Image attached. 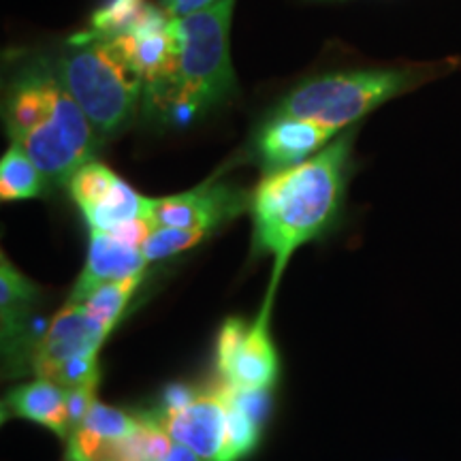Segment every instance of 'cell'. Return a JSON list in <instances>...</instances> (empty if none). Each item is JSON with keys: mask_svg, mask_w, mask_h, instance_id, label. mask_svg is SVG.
Masks as SVG:
<instances>
[{"mask_svg": "<svg viewBox=\"0 0 461 461\" xmlns=\"http://www.w3.org/2000/svg\"><path fill=\"white\" fill-rule=\"evenodd\" d=\"M224 400H227L229 414V442H227V461H241L248 457L261 442L263 423L252 417L250 412L241 406L233 389L221 383Z\"/></svg>", "mask_w": 461, "mask_h": 461, "instance_id": "17", "label": "cell"}, {"mask_svg": "<svg viewBox=\"0 0 461 461\" xmlns=\"http://www.w3.org/2000/svg\"><path fill=\"white\" fill-rule=\"evenodd\" d=\"M0 336H3L5 366L15 374L20 361L28 363L31 372L32 348L37 336H32V316L41 302V288L26 278L3 252L0 257Z\"/></svg>", "mask_w": 461, "mask_h": 461, "instance_id": "11", "label": "cell"}, {"mask_svg": "<svg viewBox=\"0 0 461 461\" xmlns=\"http://www.w3.org/2000/svg\"><path fill=\"white\" fill-rule=\"evenodd\" d=\"M140 417L96 400L77 429L68 438L67 455L96 461L101 451L113 442L124 440L140 428Z\"/></svg>", "mask_w": 461, "mask_h": 461, "instance_id": "15", "label": "cell"}, {"mask_svg": "<svg viewBox=\"0 0 461 461\" xmlns=\"http://www.w3.org/2000/svg\"><path fill=\"white\" fill-rule=\"evenodd\" d=\"M235 0H218L197 14L171 20L173 54L167 75L143 95V107L165 124H188L235 92L230 20Z\"/></svg>", "mask_w": 461, "mask_h": 461, "instance_id": "3", "label": "cell"}, {"mask_svg": "<svg viewBox=\"0 0 461 461\" xmlns=\"http://www.w3.org/2000/svg\"><path fill=\"white\" fill-rule=\"evenodd\" d=\"M113 330L96 319L84 303L67 302L51 316L32 348L31 372L50 378L58 367L84 357H99Z\"/></svg>", "mask_w": 461, "mask_h": 461, "instance_id": "8", "label": "cell"}, {"mask_svg": "<svg viewBox=\"0 0 461 461\" xmlns=\"http://www.w3.org/2000/svg\"><path fill=\"white\" fill-rule=\"evenodd\" d=\"M65 461H88V459H79V457H73V455H67Z\"/></svg>", "mask_w": 461, "mask_h": 461, "instance_id": "24", "label": "cell"}, {"mask_svg": "<svg viewBox=\"0 0 461 461\" xmlns=\"http://www.w3.org/2000/svg\"><path fill=\"white\" fill-rule=\"evenodd\" d=\"M56 68L101 140L118 137L135 122L146 84L109 39L88 31L75 34Z\"/></svg>", "mask_w": 461, "mask_h": 461, "instance_id": "4", "label": "cell"}, {"mask_svg": "<svg viewBox=\"0 0 461 461\" xmlns=\"http://www.w3.org/2000/svg\"><path fill=\"white\" fill-rule=\"evenodd\" d=\"M173 440L203 461H227L229 414L221 383L210 391H197L177 408H158L152 414Z\"/></svg>", "mask_w": 461, "mask_h": 461, "instance_id": "9", "label": "cell"}, {"mask_svg": "<svg viewBox=\"0 0 461 461\" xmlns=\"http://www.w3.org/2000/svg\"><path fill=\"white\" fill-rule=\"evenodd\" d=\"M146 278V272L131 276V278L124 280H113V282H105V285L96 286L95 291H90L82 302L86 308L90 310L96 319L105 322L113 330L118 325V321L122 319L126 305H129L131 297L135 295V291L140 288V285Z\"/></svg>", "mask_w": 461, "mask_h": 461, "instance_id": "18", "label": "cell"}, {"mask_svg": "<svg viewBox=\"0 0 461 461\" xmlns=\"http://www.w3.org/2000/svg\"><path fill=\"white\" fill-rule=\"evenodd\" d=\"M67 406H68V423H71V434L82 425L86 414L90 412L92 403L96 402V387H77L67 389Z\"/></svg>", "mask_w": 461, "mask_h": 461, "instance_id": "21", "label": "cell"}, {"mask_svg": "<svg viewBox=\"0 0 461 461\" xmlns=\"http://www.w3.org/2000/svg\"><path fill=\"white\" fill-rule=\"evenodd\" d=\"M146 257L143 250L137 246L124 244L107 230L90 229V246L86 265L75 282L68 302H82L90 291L105 282L124 280L131 276L146 272Z\"/></svg>", "mask_w": 461, "mask_h": 461, "instance_id": "13", "label": "cell"}, {"mask_svg": "<svg viewBox=\"0 0 461 461\" xmlns=\"http://www.w3.org/2000/svg\"><path fill=\"white\" fill-rule=\"evenodd\" d=\"M67 188L88 229L112 230L137 218H152L149 197L137 193L129 182L96 158L75 171Z\"/></svg>", "mask_w": 461, "mask_h": 461, "instance_id": "7", "label": "cell"}, {"mask_svg": "<svg viewBox=\"0 0 461 461\" xmlns=\"http://www.w3.org/2000/svg\"><path fill=\"white\" fill-rule=\"evenodd\" d=\"M355 131H344L303 163L267 171L250 193L255 252L274 258L272 282L263 308L272 305L286 265L299 248L331 229L342 210L348 184Z\"/></svg>", "mask_w": 461, "mask_h": 461, "instance_id": "1", "label": "cell"}, {"mask_svg": "<svg viewBox=\"0 0 461 461\" xmlns=\"http://www.w3.org/2000/svg\"><path fill=\"white\" fill-rule=\"evenodd\" d=\"M207 235H212L205 229H184V227H157L152 235L143 244V257L148 263L165 261L182 252L190 250V248L199 246Z\"/></svg>", "mask_w": 461, "mask_h": 461, "instance_id": "20", "label": "cell"}, {"mask_svg": "<svg viewBox=\"0 0 461 461\" xmlns=\"http://www.w3.org/2000/svg\"><path fill=\"white\" fill-rule=\"evenodd\" d=\"M218 0H160V7H163L171 17H184L190 14H197L212 5H216Z\"/></svg>", "mask_w": 461, "mask_h": 461, "instance_id": "22", "label": "cell"}, {"mask_svg": "<svg viewBox=\"0 0 461 461\" xmlns=\"http://www.w3.org/2000/svg\"><path fill=\"white\" fill-rule=\"evenodd\" d=\"M248 205L250 193L210 180L180 194L149 197V216L157 227L205 229L214 233L218 227L246 212Z\"/></svg>", "mask_w": 461, "mask_h": 461, "instance_id": "10", "label": "cell"}, {"mask_svg": "<svg viewBox=\"0 0 461 461\" xmlns=\"http://www.w3.org/2000/svg\"><path fill=\"white\" fill-rule=\"evenodd\" d=\"M48 176L39 169V165L15 143L0 158V199L26 201L41 199L50 190Z\"/></svg>", "mask_w": 461, "mask_h": 461, "instance_id": "16", "label": "cell"}, {"mask_svg": "<svg viewBox=\"0 0 461 461\" xmlns=\"http://www.w3.org/2000/svg\"><path fill=\"white\" fill-rule=\"evenodd\" d=\"M267 312L255 321H224L216 338V372L221 383L240 391L272 389L280 378V355L269 333Z\"/></svg>", "mask_w": 461, "mask_h": 461, "instance_id": "6", "label": "cell"}, {"mask_svg": "<svg viewBox=\"0 0 461 461\" xmlns=\"http://www.w3.org/2000/svg\"><path fill=\"white\" fill-rule=\"evenodd\" d=\"M3 120L11 141L54 186H68L75 171L95 160L99 149V132L48 58H31L15 68L5 86Z\"/></svg>", "mask_w": 461, "mask_h": 461, "instance_id": "2", "label": "cell"}, {"mask_svg": "<svg viewBox=\"0 0 461 461\" xmlns=\"http://www.w3.org/2000/svg\"><path fill=\"white\" fill-rule=\"evenodd\" d=\"M163 461H203V459H201L197 453L190 451V448L180 445V442L173 440V445H171L169 451H167Z\"/></svg>", "mask_w": 461, "mask_h": 461, "instance_id": "23", "label": "cell"}, {"mask_svg": "<svg viewBox=\"0 0 461 461\" xmlns=\"http://www.w3.org/2000/svg\"><path fill=\"white\" fill-rule=\"evenodd\" d=\"M152 5L148 0H107L90 20L88 32L101 37H115L131 31Z\"/></svg>", "mask_w": 461, "mask_h": 461, "instance_id": "19", "label": "cell"}, {"mask_svg": "<svg viewBox=\"0 0 461 461\" xmlns=\"http://www.w3.org/2000/svg\"><path fill=\"white\" fill-rule=\"evenodd\" d=\"M68 391L50 378L37 376L31 383L17 384L3 400V420L24 419L43 425L58 438H71L68 423Z\"/></svg>", "mask_w": 461, "mask_h": 461, "instance_id": "14", "label": "cell"}, {"mask_svg": "<svg viewBox=\"0 0 461 461\" xmlns=\"http://www.w3.org/2000/svg\"><path fill=\"white\" fill-rule=\"evenodd\" d=\"M431 77L434 68L423 67L361 68L316 75L282 96L274 113L312 120L327 129L344 132L374 109L419 88Z\"/></svg>", "mask_w": 461, "mask_h": 461, "instance_id": "5", "label": "cell"}, {"mask_svg": "<svg viewBox=\"0 0 461 461\" xmlns=\"http://www.w3.org/2000/svg\"><path fill=\"white\" fill-rule=\"evenodd\" d=\"M339 132L312 120L269 113L255 135V154L265 171L303 163L327 148Z\"/></svg>", "mask_w": 461, "mask_h": 461, "instance_id": "12", "label": "cell"}]
</instances>
